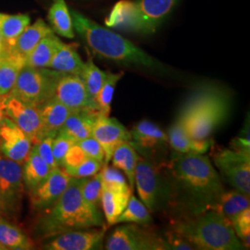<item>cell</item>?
<instances>
[{
    "mask_svg": "<svg viewBox=\"0 0 250 250\" xmlns=\"http://www.w3.org/2000/svg\"><path fill=\"white\" fill-rule=\"evenodd\" d=\"M166 167L171 186L170 205L182 210V216L212 210L225 189L223 179L208 157L176 153Z\"/></svg>",
    "mask_w": 250,
    "mask_h": 250,
    "instance_id": "cell-1",
    "label": "cell"
},
{
    "mask_svg": "<svg viewBox=\"0 0 250 250\" xmlns=\"http://www.w3.org/2000/svg\"><path fill=\"white\" fill-rule=\"evenodd\" d=\"M231 112L232 98L229 92L214 83H202L188 97L176 121L192 138L205 140L224 125Z\"/></svg>",
    "mask_w": 250,
    "mask_h": 250,
    "instance_id": "cell-2",
    "label": "cell"
},
{
    "mask_svg": "<svg viewBox=\"0 0 250 250\" xmlns=\"http://www.w3.org/2000/svg\"><path fill=\"white\" fill-rule=\"evenodd\" d=\"M72 24L93 53L124 65H135L152 71L167 72L168 68L129 40L97 24L78 11L72 10Z\"/></svg>",
    "mask_w": 250,
    "mask_h": 250,
    "instance_id": "cell-3",
    "label": "cell"
},
{
    "mask_svg": "<svg viewBox=\"0 0 250 250\" xmlns=\"http://www.w3.org/2000/svg\"><path fill=\"white\" fill-rule=\"evenodd\" d=\"M81 184L82 179L72 178L53 205L40 211L37 228L45 238L63 232L103 226L104 220L99 208L90 205L83 197Z\"/></svg>",
    "mask_w": 250,
    "mask_h": 250,
    "instance_id": "cell-4",
    "label": "cell"
},
{
    "mask_svg": "<svg viewBox=\"0 0 250 250\" xmlns=\"http://www.w3.org/2000/svg\"><path fill=\"white\" fill-rule=\"evenodd\" d=\"M170 227L171 232L195 250H246L233 231L231 221L215 210L178 217L172 220Z\"/></svg>",
    "mask_w": 250,
    "mask_h": 250,
    "instance_id": "cell-5",
    "label": "cell"
},
{
    "mask_svg": "<svg viewBox=\"0 0 250 250\" xmlns=\"http://www.w3.org/2000/svg\"><path fill=\"white\" fill-rule=\"evenodd\" d=\"M178 0H122L110 11L105 22L141 35H151L161 26Z\"/></svg>",
    "mask_w": 250,
    "mask_h": 250,
    "instance_id": "cell-6",
    "label": "cell"
},
{
    "mask_svg": "<svg viewBox=\"0 0 250 250\" xmlns=\"http://www.w3.org/2000/svg\"><path fill=\"white\" fill-rule=\"evenodd\" d=\"M134 185L144 205L150 212L170 205L171 186L161 169L148 159L139 157L134 170Z\"/></svg>",
    "mask_w": 250,
    "mask_h": 250,
    "instance_id": "cell-7",
    "label": "cell"
},
{
    "mask_svg": "<svg viewBox=\"0 0 250 250\" xmlns=\"http://www.w3.org/2000/svg\"><path fill=\"white\" fill-rule=\"evenodd\" d=\"M62 74L48 68H33L25 65L9 94L26 103L40 106L53 97L55 86Z\"/></svg>",
    "mask_w": 250,
    "mask_h": 250,
    "instance_id": "cell-8",
    "label": "cell"
},
{
    "mask_svg": "<svg viewBox=\"0 0 250 250\" xmlns=\"http://www.w3.org/2000/svg\"><path fill=\"white\" fill-rule=\"evenodd\" d=\"M221 178L233 189L250 194V152L234 148H222L212 154Z\"/></svg>",
    "mask_w": 250,
    "mask_h": 250,
    "instance_id": "cell-9",
    "label": "cell"
},
{
    "mask_svg": "<svg viewBox=\"0 0 250 250\" xmlns=\"http://www.w3.org/2000/svg\"><path fill=\"white\" fill-rule=\"evenodd\" d=\"M105 249L107 250H167L164 237L138 224H124L111 232Z\"/></svg>",
    "mask_w": 250,
    "mask_h": 250,
    "instance_id": "cell-10",
    "label": "cell"
},
{
    "mask_svg": "<svg viewBox=\"0 0 250 250\" xmlns=\"http://www.w3.org/2000/svg\"><path fill=\"white\" fill-rule=\"evenodd\" d=\"M22 165L0 153V200L3 214L19 210L24 192Z\"/></svg>",
    "mask_w": 250,
    "mask_h": 250,
    "instance_id": "cell-11",
    "label": "cell"
},
{
    "mask_svg": "<svg viewBox=\"0 0 250 250\" xmlns=\"http://www.w3.org/2000/svg\"><path fill=\"white\" fill-rule=\"evenodd\" d=\"M5 115L30 138L33 146L45 136L38 106L26 103L9 94L5 97Z\"/></svg>",
    "mask_w": 250,
    "mask_h": 250,
    "instance_id": "cell-12",
    "label": "cell"
},
{
    "mask_svg": "<svg viewBox=\"0 0 250 250\" xmlns=\"http://www.w3.org/2000/svg\"><path fill=\"white\" fill-rule=\"evenodd\" d=\"M52 98L72 111H98L96 103L90 99L84 83L79 75L62 73L57 82Z\"/></svg>",
    "mask_w": 250,
    "mask_h": 250,
    "instance_id": "cell-13",
    "label": "cell"
},
{
    "mask_svg": "<svg viewBox=\"0 0 250 250\" xmlns=\"http://www.w3.org/2000/svg\"><path fill=\"white\" fill-rule=\"evenodd\" d=\"M107 228L99 227L75 230L58 234L45 243L43 250H98L103 249Z\"/></svg>",
    "mask_w": 250,
    "mask_h": 250,
    "instance_id": "cell-14",
    "label": "cell"
},
{
    "mask_svg": "<svg viewBox=\"0 0 250 250\" xmlns=\"http://www.w3.org/2000/svg\"><path fill=\"white\" fill-rule=\"evenodd\" d=\"M99 142L105 153L104 165H107L117 146L131 142L130 131L115 118L99 114L92 129V135Z\"/></svg>",
    "mask_w": 250,
    "mask_h": 250,
    "instance_id": "cell-15",
    "label": "cell"
},
{
    "mask_svg": "<svg viewBox=\"0 0 250 250\" xmlns=\"http://www.w3.org/2000/svg\"><path fill=\"white\" fill-rule=\"evenodd\" d=\"M33 148L30 138L8 117L0 125V153L9 160L23 164Z\"/></svg>",
    "mask_w": 250,
    "mask_h": 250,
    "instance_id": "cell-16",
    "label": "cell"
},
{
    "mask_svg": "<svg viewBox=\"0 0 250 250\" xmlns=\"http://www.w3.org/2000/svg\"><path fill=\"white\" fill-rule=\"evenodd\" d=\"M72 179L62 168L53 169L40 186L30 192L32 208L36 211L50 208L69 187Z\"/></svg>",
    "mask_w": 250,
    "mask_h": 250,
    "instance_id": "cell-17",
    "label": "cell"
},
{
    "mask_svg": "<svg viewBox=\"0 0 250 250\" xmlns=\"http://www.w3.org/2000/svg\"><path fill=\"white\" fill-rule=\"evenodd\" d=\"M131 142L135 149L140 151L158 150L169 145L168 134L150 121L139 122L130 131Z\"/></svg>",
    "mask_w": 250,
    "mask_h": 250,
    "instance_id": "cell-18",
    "label": "cell"
},
{
    "mask_svg": "<svg viewBox=\"0 0 250 250\" xmlns=\"http://www.w3.org/2000/svg\"><path fill=\"white\" fill-rule=\"evenodd\" d=\"M167 134L170 147L181 154H204L212 144L210 138L205 140L192 138L178 121L172 125Z\"/></svg>",
    "mask_w": 250,
    "mask_h": 250,
    "instance_id": "cell-19",
    "label": "cell"
},
{
    "mask_svg": "<svg viewBox=\"0 0 250 250\" xmlns=\"http://www.w3.org/2000/svg\"><path fill=\"white\" fill-rule=\"evenodd\" d=\"M97 110L72 111L60 131L68 134L76 143L92 135V129L99 116Z\"/></svg>",
    "mask_w": 250,
    "mask_h": 250,
    "instance_id": "cell-20",
    "label": "cell"
},
{
    "mask_svg": "<svg viewBox=\"0 0 250 250\" xmlns=\"http://www.w3.org/2000/svg\"><path fill=\"white\" fill-rule=\"evenodd\" d=\"M77 44H64L55 54L48 69L64 74L79 75L83 72L84 62L77 51Z\"/></svg>",
    "mask_w": 250,
    "mask_h": 250,
    "instance_id": "cell-21",
    "label": "cell"
},
{
    "mask_svg": "<svg viewBox=\"0 0 250 250\" xmlns=\"http://www.w3.org/2000/svg\"><path fill=\"white\" fill-rule=\"evenodd\" d=\"M51 170L52 169L40 157L38 152L36 151V147L33 146L29 157L22 165L23 183L28 192L30 193L34 191L38 186H40L49 175Z\"/></svg>",
    "mask_w": 250,
    "mask_h": 250,
    "instance_id": "cell-22",
    "label": "cell"
},
{
    "mask_svg": "<svg viewBox=\"0 0 250 250\" xmlns=\"http://www.w3.org/2000/svg\"><path fill=\"white\" fill-rule=\"evenodd\" d=\"M53 31L42 19H38L32 25H28L19 36L18 40L10 53L26 59L37 44Z\"/></svg>",
    "mask_w": 250,
    "mask_h": 250,
    "instance_id": "cell-23",
    "label": "cell"
},
{
    "mask_svg": "<svg viewBox=\"0 0 250 250\" xmlns=\"http://www.w3.org/2000/svg\"><path fill=\"white\" fill-rule=\"evenodd\" d=\"M39 107L43 127L46 134H57L62 129L65 121L70 116L72 110L62 103L51 98Z\"/></svg>",
    "mask_w": 250,
    "mask_h": 250,
    "instance_id": "cell-24",
    "label": "cell"
},
{
    "mask_svg": "<svg viewBox=\"0 0 250 250\" xmlns=\"http://www.w3.org/2000/svg\"><path fill=\"white\" fill-rule=\"evenodd\" d=\"M63 42L53 32L45 36L25 59V65L33 68H48L55 54Z\"/></svg>",
    "mask_w": 250,
    "mask_h": 250,
    "instance_id": "cell-25",
    "label": "cell"
},
{
    "mask_svg": "<svg viewBox=\"0 0 250 250\" xmlns=\"http://www.w3.org/2000/svg\"><path fill=\"white\" fill-rule=\"evenodd\" d=\"M31 19L26 14L9 15L0 13V34L3 38L6 53H10L19 36L30 24Z\"/></svg>",
    "mask_w": 250,
    "mask_h": 250,
    "instance_id": "cell-26",
    "label": "cell"
},
{
    "mask_svg": "<svg viewBox=\"0 0 250 250\" xmlns=\"http://www.w3.org/2000/svg\"><path fill=\"white\" fill-rule=\"evenodd\" d=\"M25 66V59L15 54L0 57V96L5 97L12 91L21 70Z\"/></svg>",
    "mask_w": 250,
    "mask_h": 250,
    "instance_id": "cell-27",
    "label": "cell"
},
{
    "mask_svg": "<svg viewBox=\"0 0 250 250\" xmlns=\"http://www.w3.org/2000/svg\"><path fill=\"white\" fill-rule=\"evenodd\" d=\"M33 241L18 226L0 215V250H32Z\"/></svg>",
    "mask_w": 250,
    "mask_h": 250,
    "instance_id": "cell-28",
    "label": "cell"
},
{
    "mask_svg": "<svg viewBox=\"0 0 250 250\" xmlns=\"http://www.w3.org/2000/svg\"><path fill=\"white\" fill-rule=\"evenodd\" d=\"M133 192H117L102 189L100 204L102 206L107 224L114 225L125 211Z\"/></svg>",
    "mask_w": 250,
    "mask_h": 250,
    "instance_id": "cell-29",
    "label": "cell"
},
{
    "mask_svg": "<svg viewBox=\"0 0 250 250\" xmlns=\"http://www.w3.org/2000/svg\"><path fill=\"white\" fill-rule=\"evenodd\" d=\"M50 28L59 36L72 39L74 37L72 15L65 0H55L47 15Z\"/></svg>",
    "mask_w": 250,
    "mask_h": 250,
    "instance_id": "cell-30",
    "label": "cell"
},
{
    "mask_svg": "<svg viewBox=\"0 0 250 250\" xmlns=\"http://www.w3.org/2000/svg\"><path fill=\"white\" fill-rule=\"evenodd\" d=\"M138 159L139 156L132 144L125 142L117 146L110 160L113 167L125 172L132 190L134 188V170Z\"/></svg>",
    "mask_w": 250,
    "mask_h": 250,
    "instance_id": "cell-31",
    "label": "cell"
},
{
    "mask_svg": "<svg viewBox=\"0 0 250 250\" xmlns=\"http://www.w3.org/2000/svg\"><path fill=\"white\" fill-rule=\"evenodd\" d=\"M250 195H246L235 189L229 191L224 190L212 210L224 215L231 221L234 215L250 208Z\"/></svg>",
    "mask_w": 250,
    "mask_h": 250,
    "instance_id": "cell-32",
    "label": "cell"
},
{
    "mask_svg": "<svg viewBox=\"0 0 250 250\" xmlns=\"http://www.w3.org/2000/svg\"><path fill=\"white\" fill-rule=\"evenodd\" d=\"M152 223L150 211L143 202L134 196H131L127 207L117 221V224H135L140 226H148Z\"/></svg>",
    "mask_w": 250,
    "mask_h": 250,
    "instance_id": "cell-33",
    "label": "cell"
},
{
    "mask_svg": "<svg viewBox=\"0 0 250 250\" xmlns=\"http://www.w3.org/2000/svg\"><path fill=\"white\" fill-rule=\"evenodd\" d=\"M124 72H107L105 81L99 90L98 97L96 99V104L98 107V111L100 115L109 116L111 110V102L115 92L118 82L122 79Z\"/></svg>",
    "mask_w": 250,
    "mask_h": 250,
    "instance_id": "cell-34",
    "label": "cell"
},
{
    "mask_svg": "<svg viewBox=\"0 0 250 250\" xmlns=\"http://www.w3.org/2000/svg\"><path fill=\"white\" fill-rule=\"evenodd\" d=\"M106 75H107V72L101 71L94 63L91 58H88L87 62H84L83 72L81 73V78L84 83V85L87 90L90 99H92L95 103H96V99L98 97L99 90L105 81Z\"/></svg>",
    "mask_w": 250,
    "mask_h": 250,
    "instance_id": "cell-35",
    "label": "cell"
},
{
    "mask_svg": "<svg viewBox=\"0 0 250 250\" xmlns=\"http://www.w3.org/2000/svg\"><path fill=\"white\" fill-rule=\"evenodd\" d=\"M99 174L103 189L117 192H133L125 175L115 167H109L108 164L103 165Z\"/></svg>",
    "mask_w": 250,
    "mask_h": 250,
    "instance_id": "cell-36",
    "label": "cell"
},
{
    "mask_svg": "<svg viewBox=\"0 0 250 250\" xmlns=\"http://www.w3.org/2000/svg\"><path fill=\"white\" fill-rule=\"evenodd\" d=\"M102 189V182L99 171L90 177L82 179L81 192L83 197L90 205L94 206L98 208L100 205Z\"/></svg>",
    "mask_w": 250,
    "mask_h": 250,
    "instance_id": "cell-37",
    "label": "cell"
},
{
    "mask_svg": "<svg viewBox=\"0 0 250 250\" xmlns=\"http://www.w3.org/2000/svg\"><path fill=\"white\" fill-rule=\"evenodd\" d=\"M232 229L237 238L243 243L246 249L250 246V208H248L231 219Z\"/></svg>",
    "mask_w": 250,
    "mask_h": 250,
    "instance_id": "cell-38",
    "label": "cell"
},
{
    "mask_svg": "<svg viewBox=\"0 0 250 250\" xmlns=\"http://www.w3.org/2000/svg\"><path fill=\"white\" fill-rule=\"evenodd\" d=\"M103 162L96 161L94 159L88 158L87 160L82 162L75 167H65L62 168L72 178L83 179L90 177L101 170Z\"/></svg>",
    "mask_w": 250,
    "mask_h": 250,
    "instance_id": "cell-39",
    "label": "cell"
},
{
    "mask_svg": "<svg viewBox=\"0 0 250 250\" xmlns=\"http://www.w3.org/2000/svg\"><path fill=\"white\" fill-rule=\"evenodd\" d=\"M76 142L71 138L68 134L63 133L62 131H59L53 140L52 150H53L54 158L59 167H62L63 159L66 155L69 148L73 144Z\"/></svg>",
    "mask_w": 250,
    "mask_h": 250,
    "instance_id": "cell-40",
    "label": "cell"
},
{
    "mask_svg": "<svg viewBox=\"0 0 250 250\" xmlns=\"http://www.w3.org/2000/svg\"><path fill=\"white\" fill-rule=\"evenodd\" d=\"M56 134H46L42 138V140L39 143L36 144L34 146L36 147V151L40 155V157L47 163V165L53 170L55 168H58V164L54 158L53 150H52V145Z\"/></svg>",
    "mask_w": 250,
    "mask_h": 250,
    "instance_id": "cell-41",
    "label": "cell"
},
{
    "mask_svg": "<svg viewBox=\"0 0 250 250\" xmlns=\"http://www.w3.org/2000/svg\"><path fill=\"white\" fill-rule=\"evenodd\" d=\"M77 144L80 146L81 148L86 154V156L96 161L103 162L105 161V153L101 146V145L93 137L90 136L85 139H83Z\"/></svg>",
    "mask_w": 250,
    "mask_h": 250,
    "instance_id": "cell-42",
    "label": "cell"
},
{
    "mask_svg": "<svg viewBox=\"0 0 250 250\" xmlns=\"http://www.w3.org/2000/svg\"><path fill=\"white\" fill-rule=\"evenodd\" d=\"M88 157L77 143L73 144L66 153L63 159L62 165L61 168L65 167H75L82 162L87 160Z\"/></svg>",
    "mask_w": 250,
    "mask_h": 250,
    "instance_id": "cell-43",
    "label": "cell"
},
{
    "mask_svg": "<svg viewBox=\"0 0 250 250\" xmlns=\"http://www.w3.org/2000/svg\"><path fill=\"white\" fill-rule=\"evenodd\" d=\"M6 97V96H5ZM5 97L0 96V125L5 115Z\"/></svg>",
    "mask_w": 250,
    "mask_h": 250,
    "instance_id": "cell-44",
    "label": "cell"
},
{
    "mask_svg": "<svg viewBox=\"0 0 250 250\" xmlns=\"http://www.w3.org/2000/svg\"><path fill=\"white\" fill-rule=\"evenodd\" d=\"M6 53V50H5V45H4V41H3V38L2 36L0 34V57L4 56Z\"/></svg>",
    "mask_w": 250,
    "mask_h": 250,
    "instance_id": "cell-45",
    "label": "cell"
},
{
    "mask_svg": "<svg viewBox=\"0 0 250 250\" xmlns=\"http://www.w3.org/2000/svg\"><path fill=\"white\" fill-rule=\"evenodd\" d=\"M0 215L3 216V212H2V204H1V200H0Z\"/></svg>",
    "mask_w": 250,
    "mask_h": 250,
    "instance_id": "cell-46",
    "label": "cell"
}]
</instances>
